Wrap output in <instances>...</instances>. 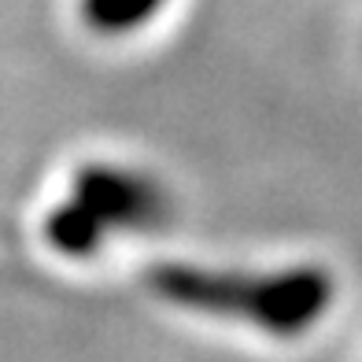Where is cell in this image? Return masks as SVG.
<instances>
[{"mask_svg":"<svg viewBox=\"0 0 362 362\" xmlns=\"http://www.w3.org/2000/svg\"><path fill=\"white\" fill-rule=\"evenodd\" d=\"M144 285L163 303L196 315L248 322L267 337H303L333 307L337 281L322 267H285L274 274H240L192 267V262H156Z\"/></svg>","mask_w":362,"mask_h":362,"instance_id":"1","label":"cell"},{"mask_svg":"<svg viewBox=\"0 0 362 362\" xmlns=\"http://www.w3.org/2000/svg\"><path fill=\"white\" fill-rule=\"evenodd\" d=\"M71 200L89 207L104 229H126V233L159 229L174 215L170 192L156 177L115 163H86L71 177Z\"/></svg>","mask_w":362,"mask_h":362,"instance_id":"2","label":"cell"},{"mask_svg":"<svg viewBox=\"0 0 362 362\" xmlns=\"http://www.w3.org/2000/svg\"><path fill=\"white\" fill-rule=\"evenodd\" d=\"M104 237H107L104 222L96 218L89 207H81L78 200H67V204L52 207V215L45 218V240L52 244L56 252L71 255V259H86L93 252H100Z\"/></svg>","mask_w":362,"mask_h":362,"instance_id":"3","label":"cell"},{"mask_svg":"<svg viewBox=\"0 0 362 362\" xmlns=\"http://www.w3.org/2000/svg\"><path fill=\"white\" fill-rule=\"evenodd\" d=\"M167 0H78V15L93 34L100 37H126L152 23Z\"/></svg>","mask_w":362,"mask_h":362,"instance_id":"4","label":"cell"}]
</instances>
